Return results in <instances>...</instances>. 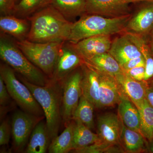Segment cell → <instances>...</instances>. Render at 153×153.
I'll use <instances>...</instances> for the list:
<instances>
[{
    "label": "cell",
    "instance_id": "6da1fadb",
    "mask_svg": "<svg viewBox=\"0 0 153 153\" xmlns=\"http://www.w3.org/2000/svg\"><path fill=\"white\" fill-rule=\"evenodd\" d=\"M28 41L36 43L67 41L73 23L69 22L52 4L30 17Z\"/></svg>",
    "mask_w": 153,
    "mask_h": 153
},
{
    "label": "cell",
    "instance_id": "7a4b0ae2",
    "mask_svg": "<svg viewBox=\"0 0 153 153\" xmlns=\"http://www.w3.org/2000/svg\"><path fill=\"white\" fill-rule=\"evenodd\" d=\"M130 19L129 15L110 18L94 14L82 16L72 24L67 41L75 44L92 36H110L120 33L126 29Z\"/></svg>",
    "mask_w": 153,
    "mask_h": 153
},
{
    "label": "cell",
    "instance_id": "3957f363",
    "mask_svg": "<svg viewBox=\"0 0 153 153\" xmlns=\"http://www.w3.org/2000/svg\"><path fill=\"white\" fill-rule=\"evenodd\" d=\"M22 81L27 85L41 105L46 118L50 140L58 135L62 117L59 91L52 84L42 86L33 84L25 79Z\"/></svg>",
    "mask_w": 153,
    "mask_h": 153
},
{
    "label": "cell",
    "instance_id": "277c9868",
    "mask_svg": "<svg viewBox=\"0 0 153 153\" xmlns=\"http://www.w3.org/2000/svg\"><path fill=\"white\" fill-rule=\"evenodd\" d=\"M0 57L28 82L42 86L49 84L44 72L27 58L16 44L3 37L0 40Z\"/></svg>",
    "mask_w": 153,
    "mask_h": 153
},
{
    "label": "cell",
    "instance_id": "5b68a950",
    "mask_svg": "<svg viewBox=\"0 0 153 153\" xmlns=\"http://www.w3.org/2000/svg\"><path fill=\"white\" fill-rule=\"evenodd\" d=\"M65 42L36 43L24 39L17 46L27 58L44 74L53 77L60 52Z\"/></svg>",
    "mask_w": 153,
    "mask_h": 153
},
{
    "label": "cell",
    "instance_id": "8992f818",
    "mask_svg": "<svg viewBox=\"0 0 153 153\" xmlns=\"http://www.w3.org/2000/svg\"><path fill=\"white\" fill-rule=\"evenodd\" d=\"M0 74L11 97L24 111L38 117L44 115L43 110L31 91L17 79L13 69L7 64H1Z\"/></svg>",
    "mask_w": 153,
    "mask_h": 153
},
{
    "label": "cell",
    "instance_id": "52a82bcc",
    "mask_svg": "<svg viewBox=\"0 0 153 153\" xmlns=\"http://www.w3.org/2000/svg\"><path fill=\"white\" fill-rule=\"evenodd\" d=\"M82 74L76 71L70 75L64 83L62 100V118L67 123L73 118L82 96L81 82Z\"/></svg>",
    "mask_w": 153,
    "mask_h": 153
},
{
    "label": "cell",
    "instance_id": "ba28073f",
    "mask_svg": "<svg viewBox=\"0 0 153 153\" xmlns=\"http://www.w3.org/2000/svg\"><path fill=\"white\" fill-rule=\"evenodd\" d=\"M41 117L30 114L25 111H18L13 116L12 134L15 146L22 148L27 141Z\"/></svg>",
    "mask_w": 153,
    "mask_h": 153
},
{
    "label": "cell",
    "instance_id": "9c48e42d",
    "mask_svg": "<svg viewBox=\"0 0 153 153\" xmlns=\"http://www.w3.org/2000/svg\"><path fill=\"white\" fill-rule=\"evenodd\" d=\"M122 121L119 115L107 113L99 117L97 119V132L100 141L111 146L121 143Z\"/></svg>",
    "mask_w": 153,
    "mask_h": 153
},
{
    "label": "cell",
    "instance_id": "30bf717a",
    "mask_svg": "<svg viewBox=\"0 0 153 153\" xmlns=\"http://www.w3.org/2000/svg\"><path fill=\"white\" fill-rule=\"evenodd\" d=\"M86 13L116 18L128 15V3L124 0H85Z\"/></svg>",
    "mask_w": 153,
    "mask_h": 153
},
{
    "label": "cell",
    "instance_id": "8fae6325",
    "mask_svg": "<svg viewBox=\"0 0 153 153\" xmlns=\"http://www.w3.org/2000/svg\"><path fill=\"white\" fill-rule=\"evenodd\" d=\"M112 42L110 36H92L81 40L71 47L85 60L96 55L108 52Z\"/></svg>",
    "mask_w": 153,
    "mask_h": 153
},
{
    "label": "cell",
    "instance_id": "7c38bea8",
    "mask_svg": "<svg viewBox=\"0 0 153 153\" xmlns=\"http://www.w3.org/2000/svg\"><path fill=\"white\" fill-rule=\"evenodd\" d=\"M99 73L100 108L113 106L119 104L122 98L126 97L123 92L116 79L114 76Z\"/></svg>",
    "mask_w": 153,
    "mask_h": 153
},
{
    "label": "cell",
    "instance_id": "4fadbf2b",
    "mask_svg": "<svg viewBox=\"0 0 153 153\" xmlns=\"http://www.w3.org/2000/svg\"><path fill=\"white\" fill-rule=\"evenodd\" d=\"M108 52L120 66L128 60L143 56L137 45L126 35L116 38Z\"/></svg>",
    "mask_w": 153,
    "mask_h": 153
},
{
    "label": "cell",
    "instance_id": "5bb4252c",
    "mask_svg": "<svg viewBox=\"0 0 153 153\" xmlns=\"http://www.w3.org/2000/svg\"><path fill=\"white\" fill-rule=\"evenodd\" d=\"M82 57L71 47L64 44L58 57L53 76L60 80L81 63Z\"/></svg>",
    "mask_w": 153,
    "mask_h": 153
},
{
    "label": "cell",
    "instance_id": "9a60e30c",
    "mask_svg": "<svg viewBox=\"0 0 153 153\" xmlns=\"http://www.w3.org/2000/svg\"><path fill=\"white\" fill-rule=\"evenodd\" d=\"M124 95L137 107L146 98L147 87L143 81L134 79L123 72L114 77Z\"/></svg>",
    "mask_w": 153,
    "mask_h": 153
},
{
    "label": "cell",
    "instance_id": "2e32d148",
    "mask_svg": "<svg viewBox=\"0 0 153 153\" xmlns=\"http://www.w3.org/2000/svg\"><path fill=\"white\" fill-rule=\"evenodd\" d=\"M145 3L146 4L131 18L126 27L137 35H146L153 30V3Z\"/></svg>",
    "mask_w": 153,
    "mask_h": 153
},
{
    "label": "cell",
    "instance_id": "e0dca14e",
    "mask_svg": "<svg viewBox=\"0 0 153 153\" xmlns=\"http://www.w3.org/2000/svg\"><path fill=\"white\" fill-rule=\"evenodd\" d=\"M82 74L81 82L82 95L97 108L100 106V74L97 70L87 64Z\"/></svg>",
    "mask_w": 153,
    "mask_h": 153
},
{
    "label": "cell",
    "instance_id": "ac0fdd59",
    "mask_svg": "<svg viewBox=\"0 0 153 153\" xmlns=\"http://www.w3.org/2000/svg\"><path fill=\"white\" fill-rule=\"evenodd\" d=\"M49 132L46 122L38 123L30 135L26 152L27 153H44L49 149Z\"/></svg>",
    "mask_w": 153,
    "mask_h": 153
},
{
    "label": "cell",
    "instance_id": "d6986e66",
    "mask_svg": "<svg viewBox=\"0 0 153 153\" xmlns=\"http://www.w3.org/2000/svg\"><path fill=\"white\" fill-rule=\"evenodd\" d=\"M85 61L99 72L114 77L123 72L119 63L108 52L95 55Z\"/></svg>",
    "mask_w": 153,
    "mask_h": 153
},
{
    "label": "cell",
    "instance_id": "ffe728a7",
    "mask_svg": "<svg viewBox=\"0 0 153 153\" xmlns=\"http://www.w3.org/2000/svg\"><path fill=\"white\" fill-rule=\"evenodd\" d=\"M118 112L124 125L140 133L139 111L135 105L128 97L122 98L119 103Z\"/></svg>",
    "mask_w": 153,
    "mask_h": 153
},
{
    "label": "cell",
    "instance_id": "44dd1931",
    "mask_svg": "<svg viewBox=\"0 0 153 153\" xmlns=\"http://www.w3.org/2000/svg\"><path fill=\"white\" fill-rule=\"evenodd\" d=\"M0 28L4 33L21 40L27 36L30 28L25 19H19L10 15H4L0 18Z\"/></svg>",
    "mask_w": 153,
    "mask_h": 153
},
{
    "label": "cell",
    "instance_id": "7402d4cb",
    "mask_svg": "<svg viewBox=\"0 0 153 153\" xmlns=\"http://www.w3.org/2000/svg\"><path fill=\"white\" fill-rule=\"evenodd\" d=\"M74 126V121L69 123L63 132L52 140L48 149L49 153H66L73 150Z\"/></svg>",
    "mask_w": 153,
    "mask_h": 153
},
{
    "label": "cell",
    "instance_id": "603a6c76",
    "mask_svg": "<svg viewBox=\"0 0 153 153\" xmlns=\"http://www.w3.org/2000/svg\"><path fill=\"white\" fill-rule=\"evenodd\" d=\"M145 138L139 132L130 129L123 125L120 140L126 152L129 153L142 152L146 147Z\"/></svg>",
    "mask_w": 153,
    "mask_h": 153
},
{
    "label": "cell",
    "instance_id": "cb8c5ba5",
    "mask_svg": "<svg viewBox=\"0 0 153 153\" xmlns=\"http://www.w3.org/2000/svg\"><path fill=\"white\" fill-rule=\"evenodd\" d=\"M75 121V126L73 150L81 149L100 142L97 134H94L91 130V129L79 121Z\"/></svg>",
    "mask_w": 153,
    "mask_h": 153
},
{
    "label": "cell",
    "instance_id": "d4e9b609",
    "mask_svg": "<svg viewBox=\"0 0 153 153\" xmlns=\"http://www.w3.org/2000/svg\"><path fill=\"white\" fill-rule=\"evenodd\" d=\"M51 4L66 19L86 13L85 0H52Z\"/></svg>",
    "mask_w": 153,
    "mask_h": 153
},
{
    "label": "cell",
    "instance_id": "484cf974",
    "mask_svg": "<svg viewBox=\"0 0 153 153\" xmlns=\"http://www.w3.org/2000/svg\"><path fill=\"white\" fill-rule=\"evenodd\" d=\"M137 108L140 118V132L150 141L153 139V108L146 98Z\"/></svg>",
    "mask_w": 153,
    "mask_h": 153
},
{
    "label": "cell",
    "instance_id": "4316f807",
    "mask_svg": "<svg viewBox=\"0 0 153 153\" xmlns=\"http://www.w3.org/2000/svg\"><path fill=\"white\" fill-rule=\"evenodd\" d=\"M95 106L83 95L81 96L72 119L82 123L92 129L94 127V111Z\"/></svg>",
    "mask_w": 153,
    "mask_h": 153
},
{
    "label": "cell",
    "instance_id": "83f0119b",
    "mask_svg": "<svg viewBox=\"0 0 153 153\" xmlns=\"http://www.w3.org/2000/svg\"><path fill=\"white\" fill-rule=\"evenodd\" d=\"M128 37L137 45L145 60L144 81L153 77V55L152 50L143 38L133 33H128Z\"/></svg>",
    "mask_w": 153,
    "mask_h": 153
},
{
    "label": "cell",
    "instance_id": "f1b7e54d",
    "mask_svg": "<svg viewBox=\"0 0 153 153\" xmlns=\"http://www.w3.org/2000/svg\"><path fill=\"white\" fill-rule=\"evenodd\" d=\"M52 0H20L13 12L18 16L28 17L52 4Z\"/></svg>",
    "mask_w": 153,
    "mask_h": 153
},
{
    "label": "cell",
    "instance_id": "f546056e",
    "mask_svg": "<svg viewBox=\"0 0 153 153\" xmlns=\"http://www.w3.org/2000/svg\"><path fill=\"white\" fill-rule=\"evenodd\" d=\"M12 133V128L7 121H4L0 126V145H7L9 143Z\"/></svg>",
    "mask_w": 153,
    "mask_h": 153
},
{
    "label": "cell",
    "instance_id": "4dcf8cb0",
    "mask_svg": "<svg viewBox=\"0 0 153 153\" xmlns=\"http://www.w3.org/2000/svg\"><path fill=\"white\" fill-rule=\"evenodd\" d=\"M125 74L137 81H144L145 66H139L123 71Z\"/></svg>",
    "mask_w": 153,
    "mask_h": 153
},
{
    "label": "cell",
    "instance_id": "1f68e13d",
    "mask_svg": "<svg viewBox=\"0 0 153 153\" xmlns=\"http://www.w3.org/2000/svg\"><path fill=\"white\" fill-rule=\"evenodd\" d=\"M16 3L14 0H0V12L4 15L13 13Z\"/></svg>",
    "mask_w": 153,
    "mask_h": 153
},
{
    "label": "cell",
    "instance_id": "d6a6232c",
    "mask_svg": "<svg viewBox=\"0 0 153 153\" xmlns=\"http://www.w3.org/2000/svg\"><path fill=\"white\" fill-rule=\"evenodd\" d=\"M120 66L123 71L129 70L139 66H145V59L143 56L134 58L128 60Z\"/></svg>",
    "mask_w": 153,
    "mask_h": 153
},
{
    "label": "cell",
    "instance_id": "836d02e7",
    "mask_svg": "<svg viewBox=\"0 0 153 153\" xmlns=\"http://www.w3.org/2000/svg\"><path fill=\"white\" fill-rule=\"evenodd\" d=\"M11 97L7 86L1 76H0V104L5 105Z\"/></svg>",
    "mask_w": 153,
    "mask_h": 153
},
{
    "label": "cell",
    "instance_id": "e575fe53",
    "mask_svg": "<svg viewBox=\"0 0 153 153\" xmlns=\"http://www.w3.org/2000/svg\"><path fill=\"white\" fill-rule=\"evenodd\" d=\"M146 98L153 108V85L147 87L146 89Z\"/></svg>",
    "mask_w": 153,
    "mask_h": 153
},
{
    "label": "cell",
    "instance_id": "d590c367",
    "mask_svg": "<svg viewBox=\"0 0 153 153\" xmlns=\"http://www.w3.org/2000/svg\"><path fill=\"white\" fill-rule=\"evenodd\" d=\"M124 1L128 3V4L142 2L153 3V0H124Z\"/></svg>",
    "mask_w": 153,
    "mask_h": 153
},
{
    "label": "cell",
    "instance_id": "8d00e7d4",
    "mask_svg": "<svg viewBox=\"0 0 153 153\" xmlns=\"http://www.w3.org/2000/svg\"><path fill=\"white\" fill-rule=\"evenodd\" d=\"M149 149L151 152L153 153V139L150 141L149 144Z\"/></svg>",
    "mask_w": 153,
    "mask_h": 153
},
{
    "label": "cell",
    "instance_id": "74e56055",
    "mask_svg": "<svg viewBox=\"0 0 153 153\" xmlns=\"http://www.w3.org/2000/svg\"><path fill=\"white\" fill-rule=\"evenodd\" d=\"M19 1V0H14V2H15L16 3H16Z\"/></svg>",
    "mask_w": 153,
    "mask_h": 153
},
{
    "label": "cell",
    "instance_id": "f35d334b",
    "mask_svg": "<svg viewBox=\"0 0 153 153\" xmlns=\"http://www.w3.org/2000/svg\"><path fill=\"white\" fill-rule=\"evenodd\" d=\"M152 50L153 51V36H152Z\"/></svg>",
    "mask_w": 153,
    "mask_h": 153
},
{
    "label": "cell",
    "instance_id": "ab89813d",
    "mask_svg": "<svg viewBox=\"0 0 153 153\" xmlns=\"http://www.w3.org/2000/svg\"><path fill=\"white\" fill-rule=\"evenodd\" d=\"M152 85H153V78L152 80Z\"/></svg>",
    "mask_w": 153,
    "mask_h": 153
}]
</instances>
